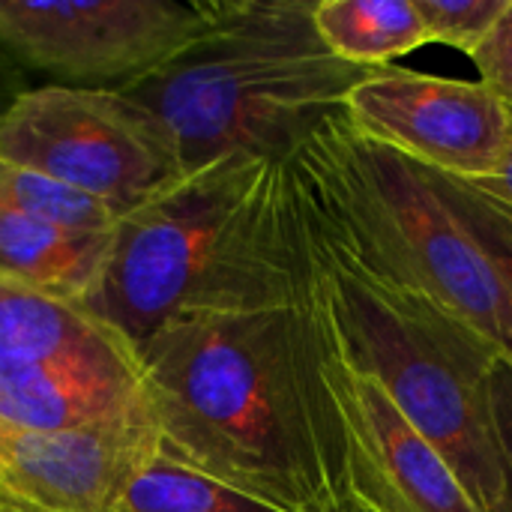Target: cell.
I'll use <instances>...</instances> for the list:
<instances>
[{"instance_id": "cell-1", "label": "cell", "mask_w": 512, "mask_h": 512, "mask_svg": "<svg viewBox=\"0 0 512 512\" xmlns=\"http://www.w3.org/2000/svg\"><path fill=\"white\" fill-rule=\"evenodd\" d=\"M138 354L168 456L282 512H336L351 498L312 285L291 306L177 315Z\"/></svg>"}, {"instance_id": "cell-2", "label": "cell", "mask_w": 512, "mask_h": 512, "mask_svg": "<svg viewBox=\"0 0 512 512\" xmlns=\"http://www.w3.org/2000/svg\"><path fill=\"white\" fill-rule=\"evenodd\" d=\"M288 162L225 156L126 210L87 306L135 348L195 312H255L309 294Z\"/></svg>"}, {"instance_id": "cell-3", "label": "cell", "mask_w": 512, "mask_h": 512, "mask_svg": "<svg viewBox=\"0 0 512 512\" xmlns=\"http://www.w3.org/2000/svg\"><path fill=\"white\" fill-rule=\"evenodd\" d=\"M192 42L123 87L168 132L183 171L225 156L288 162L372 72L339 60L315 0H207Z\"/></svg>"}, {"instance_id": "cell-4", "label": "cell", "mask_w": 512, "mask_h": 512, "mask_svg": "<svg viewBox=\"0 0 512 512\" xmlns=\"http://www.w3.org/2000/svg\"><path fill=\"white\" fill-rule=\"evenodd\" d=\"M294 195L315 300L336 348L372 375L414 429L429 438L474 507L498 512L501 462L492 435L489 378L501 354L447 309L363 270L312 219L297 186Z\"/></svg>"}, {"instance_id": "cell-5", "label": "cell", "mask_w": 512, "mask_h": 512, "mask_svg": "<svg viewBox=\"0 0 512 512\" xmlns=\"http://www.w3.org/2000/svg\"><path fill=\"white\" fill-rule=\"evenodd\" d=\"M288 168L312 219L363 270L447 309L512 360L495 276L423 165L357 132L342 108Z\"/></svg>"}, {"instance_id": "cell-6", "label": "cell", "mask_w": 512, "mask_h": 512, "mask_svg": "<svg viewBox=\"0 0 512 512\" xmlns=\"http://www.w3.org/2000/svg\"><path fill=\"white\" fill-rule=\"evenodd\" d=\"M0 162L132 210L183 174L162 123L120 90L42 84L0 117Z\"/></svg>"}, {"instance_id": "cell-7", "label": "cell", "mask_w": 512, "mask_h": 512, "mask_svg": "<svg viewBox=\"0 0 512 512\" xmlns=\"http://www.w3.org/2000/svg\"><path fill=\"white\" fill-rule=\"evenodd\" d=\"M201 3L177 0H0V51L48 84L123 90L201 30Z\"/></svg>"}, {"instance_id": "cell-8", "label": "cell", "mask_w": 512, "mask_h": 512, "mask_svg": "<svg viewBox=\"0 0 512 512\" xmlns=\"http://www.w3.org/2000/svg\"><path fill=\"white\" fill-rule=\"evenodd\" d=\"M345 117L366 138L468 183L495 177L510 150V108L480 81L372 69L348 93Z\"/></svg>"}, {"instance_id": "cell-9", "label": "cell", "mask_w": 512, "mask_h": 512, "mask_svg": "<svg viewBox=\"0 0 512 512\" xmlns=\"http://www.w3.org/2000/svg\"><path fill=\"white\" fill-rule=\"evenodd\" d=\"M330 384L345 429L354 501L375 512H480L447 459L414 429L387 390L336 348L333 333Z\"/></svg>"}, {"instance_id": "cell-10", "label": "cell", "mask_w": 512, "mask_h": 512, "mask_svg": "<svg viewBox=\"0 0 512 512\" xmlns=\"http://www.w3.org/2000/svg\"><path fill=\"white\" fill-rule=\"evenodd\" d=\"M159 450L156 423L69 432L6 429L0 504L24 512H117L132 477Z\"/></svg>"}, {"instance_id": "cell-11", "label": "cell", "mask_w": 512, "mask_h": 512, "mask_svg": "<svg viewBox=\"0 0 512 512\" xmlns=\"http://www.w3.org/2000/svg\"><path fill=\"white\" fill-rule=\"evenodd\" d=\"M0 423L21 432L156 423L138 348L51 363H0Z\"/></svg>"}, {"instance_id": "cell-12", "label": "cell", "mask_w": 512, "mask_h": 512, "mask_svg": "<svg viewBox=\"0 0 512 512\" xmlns=\"http://www.w3.org/2000/svg\"><path fill=\"white\" fill-rule=\"evenodd\" d=\"M135 348L81 297L0 270V363H51Z\"/></svg>"}, {"instance_id": "cell-13", "label": "cell", "mask_w": 512, "mask_h": 512, "mask_svg": "<svg viewBox=\"0 0 512 512\" xmlns=\"http://www.w3.org/2000/svg\"><path fill=\"white\" fill-rule=\"evenodd\" d=\"M111 234H75L0 204V270L87 303L108 255Z\"/></svg>"}, {"instance_id": "cell-14", "label": "cell", "mask_w": 512, "mask_h": 512, "mask_svg": "<svg viewBox=\"0 0 512 512\" xmlns=\"http://www.w3.org/2000/svg\"><path fill=\"white\" fill-rule=\"evenodd\" d=\"M315 27L339 60L363 69H384L429 45L414 0H315Z\"/></svg>"}, {"instance_id": "cell-15", "label": "cell", "mask_w": 512, "mask_h": 512, "mask_svg": "<svg viewBox=\"0 0 512 512\" xmlns=\"http://www.w3.org/2000/svg\"><path fill=\"white\" fill-rule=\"evenodd\" d=\"M117 512H282L159 450L129 483Z\"/></svg>"}, {"instance_id": "cell-16", "label": "cell", "mask_w": 512, "mask_h": 512, "mask_svg": "<svg viewBox=\"0 0 512 512\" xmlns=\"http://www.w3.org/2000/svg\"><path fill=\"white\" fill-rule=\"evenodd\" d=\"M0 204L21 216L75 234H111L126 216V207L120 204L102 201L54 177L6 162H0Z\"/></svg>"}, {"instance_id": "cell-17", "label": "cell", "mask_w": 512, "mask_h": 512, "mask_svg": "<svg viewBox=\"0 0 512 512\" xmlns=\"http://www.w3.org/2000/svg\"><path fill=\"white\" fill-rule=\"evenodd\" d=\"M429 171V168H426ZM438 195L447 201V207L456 213V219L465 225L477 249L483 252L495 285L501 297V312H504V327L512 345V207L501 204L480 186L468 180H456L438 171H429Z\"/></svg>"}, {"instance_id": "cell-18", "label": "cell", "mask_w": 512, "mask_h": 512, "mask_svg": "<svg viewBox=\"0 0 512 512\" xmlns=\"http://www.w3.org/2000/svg\"><path fill=\"white\" fill-rule=\"evenodd\" d=\"M512 0H414L429 42L465 51L468 57L486 42Z\"/></svg>"}, {"instance_id": "cell-19", "label": "cell", "mask_w": 512, "mask_h": 512, "mask_svg": "<svg viewBox=\"0 0 512 512\" xmlns=\"http://www.w3.org/2000/svg\"><path fill=\"white\" fill-rule=\"evenodd\" d=\"M489 411L492 435L501 462V504L498 512H512V360L501 357L489 378Z\"/></svg>"}, {"instance_id": "cell-20", "label": "cell", "mask_w": 512, "mask_h": 512, "mask_svg": "<svg viewBox=\"0 0 512 512\" xmlns=\"http://www.w3.org/2000/svg\"><path fill=\"white\" fill-rule=\"evenodd\" d=\"M471 60L480 72V84L512 108V3Z\"/></svg>"}, {"instance_id": "cell-21", "label": "cell", "mask_w": 512, "mask_h": 512, "mask_svg": "<svg viewBox=\"0 0 512 512\" xmlns=\"http://www.w3.org/2000/svg\"><path fill=\"white\" fill-rule=\"evenodd\" d=\"M24 90H30V87H27V78H24V69L0 51V117L9 111V105H12Z\"/></svg>"}, {"instance_id": "cell-22", "label": "cell", "mask_w": 512, "mask_h": 512, "mask_svg": "<svg viewBox=\"0 0 512 512\" xmlns=\"http://www.w3.org/2000/svg\"><path fill=\"white\" fill-rule=\"evenodd\" d=\"M474 186H480L483 192H489V195H492V198H498L501 204L512 207V108H510V150H507V159H504V165H501V171H498L495 177H489V180H483V183H474Z\"/></svg>"}, {"instance_id": "cell-23", "label": "cell", "mask_w": 512, "mask_h": 512, "mask_svg": "<svg viewBox=\"0 0 512 512\" xmlns=\"http://www.w3.org/2000/svg\"><path fill=\"white\" fill-rule=\"evenodd\" d=\"M336 512H375V510H369V507H363L360 501L348 498V501H345V504H342V507H339V510H336Z\"/></svg>"}, {"instance_id": "cell-24", "label": "cell", "mask_w": 512, "mask_h": 512, "mask_svg": "<svg viewBox=\"0 0 512 512\" xmlns=\"http://www.w3.org/2000/svg\"><path fill=\"white\" fill-rule=\"evenodd\" d=\"M0 510H3V512H24V510H15V507H6V504H0Z\"/></svg>"}, {"instance_id": "cell-25", "label": "cell", "mask_w": 512, "mask_h": 512, "mask_svg": "<svg viewBox=\"0 0 512 512\" xmlns=\"http://www.w3.org/2000/svg\"><path fill=\"white\" fill-rule=\"evenodd\" d=\"M3 435H6V426L0 423V447H3Z\"/></svg>"}, {"instance_id": "cell-26", "label": "cell", "mask_w": 512, "mask_h": 512, "mask_svg": "<svg viewBox=\"0 0 512 512\" xmlns=\"http://www.w3.org/2000/svg\"><path fill=\"white\" fill-rule=\"evenodd\" d=\"M0 512H3V510H0Z\"/></svg>"}]
</instances>
